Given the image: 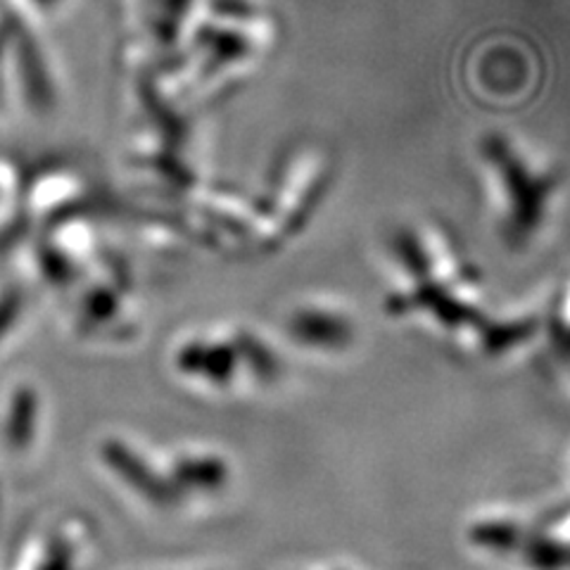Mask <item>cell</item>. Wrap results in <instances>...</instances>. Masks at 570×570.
I'll return each mask as SVG.
<instances>
[{
	"label": "cell",
	"instance_id": "cell-3",
	"mask_svg": "<svg viewBox=\"0 0 570 570\" xmlns=\"http://www.w3.org/2000/svg\"><path fill=\"white\" fill-rule=\"evenodd\" d=\"M566 478H568V494H570V454H568V461H566Z\"/></svg>",
	"mask_w": 570,
	"mask_h": 570
},
{
	"label": "cell",
	"instance_id": "cell-2",
	"mask_svg": "<svg viewBox=\"0 0 570 570\" xmlns=\"http://www.w3.org/2000/svg\"><path fill=\"white\" fill-rule=\"evenodd\" d=\"M291 331L302 345L318 347V350H343L350 341L352 328L350 321L341 314L328 309H305L295 312L291 318Z\"/></svg>",
	"mask_w": 570,
	"mask_h": 570
},
{
	"label": "cell",
	"instance_id": "cell-1",
	"mask_svg": "<svg viewBox=\"0 0 570 570\" xmlns=\"http://www.w3.org/2000/svg\"><path fill=\"white\" fill-rule=\"evenodd\" d=\"M478 153L499 236L511 253H528L554 224L563 174L547 155L502 131L480 140Z\"/></svg>",
	"mask_w": 570,
	"mask_h": 570
}]
</instances>
